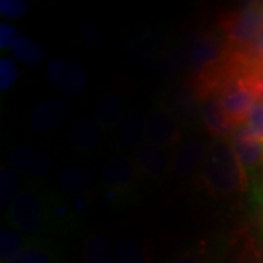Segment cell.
Segmentation results:
<instances>
[{
    "label": "cell",
    "instance_id": "6da1fadb",
    "mask_svg": "<svg viewBox=\"0 0 263 263\" xmlns=\"http://www.w3.org/2000/svg\"><path fill=\"white\" fill-rule=\"evenodd\" d=\"M200 179L208 193L215 197H227L245 190L247 171L237 158L228 139L211 142L200 165Z\"/></svg>",
    "mask_w": 263,
    "mask_h": 263
},
{
    "label": "cell",
    "instance_id": "7a4b0ae2",
    "mask_svg": "<svg viewBox=\"0 0 263 263\" xmlns=\"http://www.w3.org/2000/svg\"><path fill=\"white\" fill-rule=\"evenodd\" d=\"M6 218L16 231L41 233L47 230L53 219L51 199L37 189H25L8 208Z\"/></svg>",
    "mask_w": 263,
    "mask_h": 263
},
{
    "label": "cell",
    "instance_id": "3957f363",
    "mask_svg": "<svg viewBox=\"0 0 263 263\" xmlns=\"http://www.w3.org/2000/svg\"><path fill=\"white\" fill-rule=\"evenodd\" d=\"M222 62V46L212 32L193 35L187 46V67L190 75L199 81V86L216 85L218 66Z\"/></svg>",
    "mask_w": 263,
    "mask_h": 263
},
{
    "label": "cell",
    "instance_id": "277c9868",
    "mask_svg": "<svg viewBox=\"0 0 263 263\" xmlns=\"http://www.w3.org/2000/svg\"><path fill=\"white\" fill-rule=\"evenodd\" d=\"M161 107H164L181 127H196L202 122V103L192 88L184 84H171L162 92Z\"/></svg>",
    "mask_w": 263,
    "mask_h": 263
},
{
    "label": "cell",
    "instance_id": "5b68a950",
    "mask_svg": "<svg viewBox=\"0 0 263 263\" xmlns=\"http://www.w3.org/2000/svg\"><path fill=\"white\" fill-rule=\"evenodd\" d=\"M50 84L59 94L75 97L84 92L89 84V76L84 66L69 59H54L46 67Z\"/></svg>",
    "mask_w": 263,
    "mask_h": 263
},
{
    "label": "cell",
    "instance_id": "8992f818",
    "mask_svg": "<svg viewBox=\"0 0 263 263\" xmlns=\"http://www.w3.org/2000/svg\"><path fill=\"white\" fill-rule=\"evenodd\" d=\"M219 101L231 123L234 126H240L247 122L250 110L257 101V97L245 78H240L227 85L219 97Z\"/></svg>",
    "mask_w": 263,
    "mask_h": 263
},
{
    "label": "cell",
    "instance_id": "52a82bcc",
    "mask_svg": "<svg viewBox=\"0 0 263 263\" xmlns=\"http://www.w3.org/2000/svg\"><path fill=\"white\" fill-rule=\"evenodd\" d=\"M146 139L149 143L170 148L181 141V126L164 107H155L146 116Z\"/></svg>",
    "mask_w": 263,
    "mask_h": 263
},
{
    "label": "cell",
    "instance_id": "ba28073f",
    "mask_svg": "<svg viewBox=\"0 0 263 263\" xmlns=\"http://www.w3.org/2000/svg\"><path fill=\"white\" fill-rule=\"evenodd\" d=\"M263 27V5H250L241 9L227 25L228 40L237 47L250 46Z\"/></svg>",
    "mask_w": 263,
    "mask_h": 263
},
{
    "label": "cell",
    "instance_id": "9c48e42d",
    "mask_svg": "<svg viewBox=\"0 0 263 263\" xmlns=\"http://www.w3.org/2000/svg\"><path fill=\"white\" fill-rule=\"evenodd\" d=\"M9 164L16 173L35 179L46 177L54 168V160L48 152L28 145L18 146L12 151Z\"/></svg>",
    "mask_w": 263,
    "mask_h": 263
},
{
    "label": "cell",
    "instance_id": "30bf717a",
    "mask_svg": "<svg viewBox=\"0 0 263 263\" xmlns=\"http://www.w3.org/2000/svg\"><path fill=\"white\" fill-rule=\"evenodd\" d=\"M231 145L246 171H252L263 164V143L254 138L247 123L235 126L231 135Z\"/></svg>",
    "mask_w": 263,
    "mask_h": 263
},
{
    "label": "cell",
    "instance_id": "8fae6325",
    "mask_svg": "<svg viewBox=\"0 0 263 263\" xmlns=\"http://www.w3.org/2000/svg\"><path fill=\"white\" fill-rule=\"evenodd\" d=\"M67 117V107L60 100L47 98L38 104L29 116L31 127L38 133L48 135L59 130Z\"/></svg>",
    "mask_w": 263,
    "mask_h": 263
},
{
    "label": "cell",
    "instance_id": "7c38bea8",
    "mask_svg": "<svg viewBox=\"0 0 263 263\" xmlns=\"http://www.w3.org/2000/svg\"><path fill=\"white\" fill-rule=\"evenodd\" d=\"M143 136H146V117L141 111H129L116 129V148L122 152L138 149Z\"/></svg>",
    "mask_w": 263,
    "mask_h": 263
},
{
    "label": "cell",
    "instance_id": "4fadbf2b",
    "mask_svg": "<svg viewBox=\"0 0 263 263\" xmlns=\"http://www.w3.org/2000/svg\"><path fill=\"white\" fill-rule=\"evenodd\" d=\"M136 164L127 157H116L101 170V181L111 192H126L132 187L136 177Z\"/></svg>",
    "mask_w": 263,
    "mask_h": 263
},
{
    "label": "cell",
    "instance_id": "5bb4252c",
    "mask_svg": "<svg viewBox=\"0 0 263 263\" xmlns=\"http://www.w3.org/2000/svg\"><path fill=\"white\" fill-rule=\"evenodd\" d=\"M206 149L208 148L205 146L203 141L199 138H190L189 141L183 142L171 160L170 167H171L173 174L179 177H184L190 173H193L199 165H202Z\"/></svg>",
    "mask_w": 263,
    "mask_h": 263
},
{
    "label": "cell",
    "instance_id": "9a60e30c",
    "mask_svg": "<svg viewBox=\"0 0 263 263\" xmlns=\"http://www.w3.org/2000/svg\"><path fill=\"white\" fill-rule=\"evenodd\" d=\"M202 123L208 133L215 139H227V136H231L235 129L219 98H206L202 101Z\"/></svg>",
    "mask_w": 263,
    "mask_h": 263
},
{
    "label": "cell",
    "instance_id": "2e32d148",
    "mask_svg": "<svg viewBox=\"0 0 263 263\" xmlns=\"http://www.w3.org/2000/svg\"><path fill=\"white\" fill-rule=\"evenodd\" d=\"M94 174L81 165H70L60 170L57 174V186L65 195L82 196L94 189Z\"/></svg>",
    "mask_w": 263,
    "mask_h": 263
},
{
    "label": "cell",
    "instance_id": "e0dca14e",
    "mask_svg": "<svg viewBox=\"0 0 263 263\" xmlns=\"http://www.w3.org/2000/svg\"><path fill=\"white\" fill-rule=\"evenodd\" d=\"M228 249L227 238L205 240L180 253L171 263H216Z\"/></svg>",
    "mask_w": 263,
    "mask_h": 263
},
{
    "label": "cell",
    "instance_id": "ac0fdd59",
    "mask_svg": "<svg viewBox=\"0 0 263 263\" xmlns=\"http://www.w3.org/2000/svg\"><path fill=\"white\" fill-rule=\"evenodd\" d=\"M135 164L142 174L158 176L168 168L171 165V161L164 148L155 146L149 142H146V143H142L136 149Z\"/></svg>",
    "mask_w": 263,
    "mask_h": 263
},
{
    "label": "cell",
    "instance_id": "d6986e66",
    "mask_svg": "<svg viewBox=\"0 0 263 263\" xmlns=\"http://www.w3.org/2000/svg\"><path fill=\"white\" fill-rule=\"evenodd\" d=\"M72 139L76 149L82 154H91L100 146V124L92 117H79L72 124Z\"/></svg>",
    "mask_w": 263,
    "mask_h": 263
},
{
    "label": "cell",
    "instance_id": "ffe728a7",
    "mask_svg": "<svg viewBox=\"0 0 263 263\" xmlns=\"http://www.w3.org/2000/svg\"><path fill=\"white\" fill-rule=\"evenodd\" d=\"M97 122L104 129H111L124 117V103L114 92H104L97 101Z\"/></svg>",
    "mask_w": 263,
    "mask_h": 263
},
{
    "label": "cell",
    "instance_id": "44dd1931",
    "mask_svg": "<svg viewBox=\"0 0 263 263\" xmlns=\"http://www.w3.org/2000/svg\"><path fill=\"white\" fill-rule=\"evenodd\" d=\"M187 66V48L181 46H171L165 48L155 62V69L162 78H173L181 73Z\"/></svg>",
    "mask_w": 263,
    "mask_h": 263
},
{
    "label": "cell",
    "instance_id": "7402d4cb",
    "mask_svg": "<svg viewBox=\"0 0 263 263\" xmlns=\"http://www.w3.org/2000/svg\"><path fill=\"white\" fill-rule=\"evenodd\" d=\"M84 260L85 263H114V252L105 235L95 233L86 238Z\"/></svg>",
    "mask_w": 263,
    "mask_h": 263
},
{
    "label": "cell",
    "instance_id": "603a6c76",
    "mask_svg": "<svg viewBox=\"0 0 263 263\" xmlns=\"http://www.w3.org/2000/svg\"><path fill=\"white\" fill-rule=\"evenodd\" d=\"M10 50H12V56L24 66L37 67L46 60L44 48L29 38L21 37Z\"/></svg>",
    "mask_w": 263,
    "mask_h": 263
},
{
    "label": "cell",
    "instance_id": "cb8c5ba5",
    "mask_svg": "<svg viewBox=\"0 0 263 263\" xmlns=\"http://www.w3.org/2000/svg\"><path fill=\"white\" fill-rule=\"evenodd\" d=\"M160 38L152 32H145L136 40L133 44V53H135V62L141 66H149L151 63L157 62L160 53Z\"/></svg>",
    "mask_w": 263,
    "mask_h": 263
},
{
    "label": "cell",
    "instance_id": "d4e9b609",
    "mask_svg": "<svg viewBox=\"0 0 263 263\" xmlns=\"http://www.w3.org/2000/svg\"><path fill=\"white\" fill-rule=\"evenodd\" d=\"M21 195V180L15 170L3 167L0 171V206L9 208Z\"/></svg>",
    "mask_w": 263,
    "mask_h": 263
},
{
    "label": "cell",
    "instance_id": "484cf974",
    "mask_svg": "<svg viewBox=\"0 0 263 263\" xmlns=\"http://www.w3.org/2000/svg\"><path fill=\"white\" fill-rule=\"evenodd\" d=\"M24 237L16 230L5 227L0 231V260L2 263L9 262L15 254L24 249Z\"/></svg>",
    "mask_w": 263,
    "mask_h": 263
},
{
    "label": "cell",
    "instance_id": "4316f807",
    "mask_svg": "<svg viewBox=\"0 0 263 263\" xmlns=\"http://www.w3.org/2000/svg\"><path fill=\"white\" fill-rule=\"evenodd\" d=\"M114 263H145V256L135 240L122 238L114 247Z\"/></svg>",
    "mask_w": 263,
    "mask_h": 263
},
{
    "label": "cell",
    "instance_id": "83f0119b",
    "mask_svg": "<svg viewBox=\"0 0 263 263\" xmlns=\"http://www.w3.org/2000/svg\"><path fill=\"white\" fill-rule=\"evenodd\" d=\"M53 253L47 247L29 245L15 254L6 263H53Z\"/></svg>",
    "mask_w": 263,
    "mask_h": 263
},
{
    "label": "cell",
    "instance_id": "f1b7e54d",
    "mask_svg": "<svg viewBox=\"0 0 263 263\" xmlns=\"http://www.w3.org/2000/svg\"><path fill=\"white\" fill-rule=\"evenodd\" d=\"M19 70L15 62L9 57H3L0 60V91H8L16 84Z\"/></svg>",
    "mask_w": 263,
    "mask_h": 263
},
{
    "label": "cell",
    "instance_id": "f546056e",
    "mask_svg": "<svg viewBox=\"0 0 263 263\" xmlns=\"http://www.w3.org/2000/svg\"><path fill=\"white\" fill-rule=\"evenodd\" d=\"M29 10V3L25 0H2L0 13L2 16L9 19L24 18Z\"/></svg>",
    "mask_w": 263,
    "mask_h": 263
},
{
    "label": "cell",
    "instance_id": "4dcf8cb0",
    "mask_svg": "<svg viewBox=\"0 0 263 263\" xmlns=\"http://www.w3.org/2000/svg\"><path fill=\"white\" fill-rule=\"evenodd\" d=\"M21 38L19 29L10 24H0V48H12L13 44Z\"/></svg>",
    "mask_w": 263,
    "mask_h": 263
},
{
    "label": "cell",
    "instance_id": "1f68e13d",
    "mask_svg": "<svg viewBox=\"0 0 263 263\" xmlns=\"http://www.w3.org/2000/svg\"><path fill=\"white\" fill-rule=\"evenodd\" d=\"M245 79L247 81V84L250 85V88L253 89L257 100L263 101V69H260L259 72H256L253 75L245 76Z\"/></svg>",
    "mask_w": 263,
    "mask_h": 263
},
{
    "label": "cell",
    "instance_id": "d6a6232c",
    "mask_svg": "<svg viewBox=\"0 0 263 263\" xmlns=\"http://www.w3.org/2000/svg\"><path fill=\"white\" fill-rule=\"evenodd\" d=\"M257 205H259V215H260V228H262L263 234V173H262V180L259 183V187H257Z\"/></svg>",
    "mask_w": 263,
    "mask_h": 263
}]
</instances>
